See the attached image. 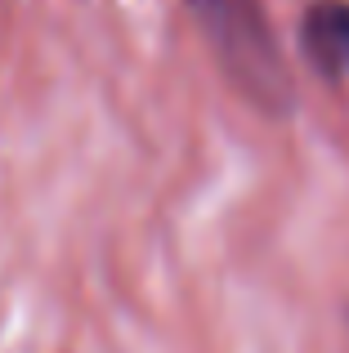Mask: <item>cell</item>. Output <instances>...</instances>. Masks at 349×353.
<instances>
[{"mask_svg": "<svg viewBox=\"0 0 349 353\" xmlns=\"http://www.w3.org/2000/svg\"><path fill=\"white\" fill-rule=\"evenodd\" d=\"M305 32H309V45H314V54L323 63L349 68V5L345 0H323V5H314Z\"/></svg>", "mask_w": 349, "mask_h": 353, "instance_id": "cell-1", "label": "cell"}]
</instances>
